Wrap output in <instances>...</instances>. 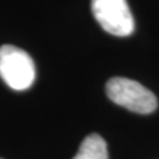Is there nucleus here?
Returning <instances> with one entry per match:
<instances>
[{
  "instance_id": "3",
  "label": "nucleus",
  "mask_w": 159,
  "mask_h": 159,
  "mask_svg": "<svg viewBox=\"0 0 159 159\" xmlns=\"http://www.w3.org/2000/svg\"><path fill=\"white\" fill-rule=\"evenodd\" d=\"M92 11L107 33L118 37L133 33L134 19L126 0H92Z\"/></svg>"
},
{
  "instance_id": "5",
  "label": "nucleus",
  "mask_w": 159,
  "mask_h": 159,
  "mask_svg": "<svg viewBox=\"0 0 159 159\" xmlns=\"http://www.w3.org/2000/svg\"><path fill=\"white\" fill-rule=\"evenodd\" d=\"M0 159H2V158H0Z\"/></svg>"
},
{
  "instance_id": "4",
  "label": "nucleus",
  "mask_w": 159,
  "mask_h": 159,
  "mask_svg": "<svg viewBox=\"0 0 159 159\" xmlns=\"http://www.w3.org/2000/svg\"><path fill=\"white\" fill-rule=\"evenodd\" d=\"M73 159H109L105 139L96 133L88 135L82 141Z\"/></svg>"
},
{
  "instance_id": "2",
  "label": "nucleus",
  "mask_w": 159,
  "mask_h": 159,
  "mask_svg": "<svg viewBox=\"0 0 159 159\" xmlns=\"http://www.w3.org/2000/svg\"><path fill=\"white\" fill-rule=\"evenodd\" d=\"M0 77L13 90H27L36 77L32 57L15 45L0 47Z\"/></svg>"
},
{
  "instance_id": "1",
  "label": "nucleus",
  "mask_w": 159,
  "mask_h": 159,
  "mask_svg": "<svg viewBox=\"0 0 159 159\" xmlns=\"http://www.w3.org/2000/svg\"><path fill=\"white\" fill-rule=\"evenodd\" d=\"M106 94L117 105L138 114H150L157 109L158 99L151 90L125 77H113L106 84Z\"/></svg>"
}]
</instances>
